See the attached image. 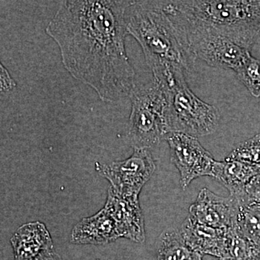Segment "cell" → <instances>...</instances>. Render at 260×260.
<instances>
[{"label":"cell","mask_w":260,"mask_h":260,"mask_svg":"<svg viewBox=\"0 0 260 260\" xmlns=\"http://www.w3.org/2000/svg\"><path fill=\"white\" fill-rule=\"evenodd\" d=\"M169 9L250 50L260 45V0L167 1Z\"/></svg>","instance_id":"3957f363"},{"label":"cell","mask_w":260,"mask_h":260,"mask_svg":"<svg viewBox=\"0 0 260 260\" xmlns=\"http://www.w3.org/2000/svg\"><path fill=\"white\" fill-rule=\"evenodd\" d=\"M134 3L63 1L46 28L59 48L65 69L104 102L129 96L136 84L125 49L126 13Z\"/></svg>","instance_id":"6da1fadb"},{"label":"cell","mask_w":260,"mask_h":260,"mask_svg":"<svg viewBox=\"0 0 260 260\" xmlns=\"http://www.w3.org/2000/svg\"><path fill=\"white\" fill-rule=\"evenodd\" d=\"M129 97L132 110L128 138L134 149L148 150L158 145L168 135L165 93L153 78L146 84H135Z\"/></svg>","instance_id":"5b68a950"},{"label":"cell","mask_w":260,"mask_h":260,"mask_svg":"<svg viewBox=\"0 0 260 260\" xmlns=\"http://www.w3.org/2000/svg\"><path fill=\"white\" fill-rule=\"evenodd\" d=\"M233 198L237 200L239 208L249 204L260 205V172L248 183L241 194Z\"/></svg>","instance_id":"ffe728a7"},{"label":"cell","mask_w":260,"mask_h":260,"mask_svg":"<svg viewBox=\"0 0 260 260\" xmlns=\"http://www.w3.org/2000/svg\"><path fill=\"white\" fill-rule=\"evenodd\" d=\"M225 260H260V247L234 228L229 230V257Z\"/></svg>","instance_id":"e0dca14e"},{"label":"cell","mask_w":260,"mask_h":260,"mask_svg":"<svg viewBox=\"0 0 260 260\" xmlns=\"http://www.w3.org/2000/svg\"><path fill=\"white\" fill-rule=\"evenodd\" d=\"M239 80L249 93L255 98L260 97V60L249 54L244 63L236 71Z\"/></svg>","instance_id":"ac0fdd59"},{"label":"cell","mask_w":260,"mask_h":260,"mask_svg":"<svg viewBox=\"0 0 260 260\" xmlns=\"http://www.w3.org/2000/svg\"><path fill=\"white\" fill-rule=\"evenodd\" d=\"M164 10L174 22L178 32L191 56L213 68L237 71L250 54L209 27L189 21L169 9L164 1Z\"/></svg>","instance_id":"8992f818"},{"label":"cell","mask_w":260,"mask_h":260,"mask_svg":"<svg viewBox=\"0 0 260 260\" xmlns=\"http://www.w3.org/2000/svg\"><path fill=\"white\" fill-rule=\"evenodd\" d=\"M127 32L139 43L145 61L158 78L173 68L189 70L191 56L169 15L164 1H135L126 13Z\"/></svg>","instance_id":"7a4b0ae2"},{"label":"cell","mask_w":260,"mask_h":260,"mask_svg":"<svg viewBox=\"0 0 260 260\" xmlns=\"http://www.w3.org/2000/svg\"><path fill=\"white\" fill-rule=\"evenodd\" d=\"M95 169L111 183L116 194L139 197L140 191L155 170V164L148 149H134L129 158L109 164H96Z\"/></svg>","instance_id":"52a82bcc"},{"label":"cell","mask_w":260,"mask_h":260,"mask_svg":"<svg viewBox=\"0 0 260 260\" xmlns=\"http://www.w3.org/2000/svg\"><path fill=\"white\" fill-rule=\"evenodd\" d=\"M229 230L208 226L189 215L179 232L193 250L203 255L209 254L219 260H225L229 257Z\"/></svg>","instance_id":"8fae6325"},{"label":"cell","mask_w":260,"mask_h":260,"mask_svg":"<svg viewBox=\"0 0 260 260\" xmlns=\"http://www.w3.org/2000/svg\"><path fill=\"white\" fill-rule=\"evenodd\" d=\"M104 208L114 219L121 237L145 242L144 218L138 197L120 196L110 186Z\"/></svg>","instance_id":"30bf717a"},{"label":"cell","mask_w":260,"mask_h":260,"mask_svg":"<svg viewBox=\"0 0 260 260\" xmlns=\"http://www.w3.org/2000/svg\"><path fill=\"white\" fill-rule=\"evenodd\" d=\"M225 159L260 165V134L243 142Z\"/></svg>","instance_id":"d6986e66"},{"label":"cell","mask_w":260,"mask_h":260,"mask_svg":"<svg viewBox=\"0 0 260 260\" xmlns=\"http://www.w3.org/2000/svg\"><path fill=\"white\" fill-rule=\"evenodd\" d=\"M15 260H51L56 255L52 239L41 222L24 224L10 239Z\"/></svg>","instance_id":"7c38bea8"},{"label":"cell","mask_w":260,"mask_h":260,"mask_svg":"<svg viewBox=\"0 0 260 260\" xmlns=\"http://www.w3.org/2000/svg\"><path fill=\"white\" fill-rule=\"evenodd\" d=\"M165 140L169 145L171 160L180 174V185L186 189L191 181L201 177H211L215 160L200 144L198 138L172 133Z\"/></svg>","instance_id":"ba28073f"},{"label":"cell","mask_w":260,"mask_h":260,"mask_svg":"<svg viewBox=\"0 0 260 260\" xmlns=\"http://www.w3.org/2000/svg\"><path fill=\"white\" fill-rule=\"evenodd\" d=\"M120 237L114 219L104 208L78 222L72 231L70 240L75 244L104 245Z\"/></svg>","instance_id":"4fadbf2b"},{"label":"cell","mask_w":260,"mask_h":260,"mask_svg":"<svg viewBox=\"0 0 260 260\" xmlns=\"http://www.w3.org/2000/svg\"><path fill=\"white\" fill-rule=\"evenodd\" d=\"M259 172L260 165L225 159L223 161L215 160L212 177L227 188L230 196L237 197Z\"/></svg>","instance_id":"5bb4252c"},{"label":"cell","mask_w":260,"mask_h":260,"mask_svg":"<svg viewBox=\"0 0 260 260\" xmlns=\"http://www.w3.org/2000/svg\"><path fill=\"white\" fill-rule=\"evenodd\" d=\"M189 210V215L200 223L229 230L237 225L239 205L232 196L223 198L203 188Z\"/></svg>","instance_id":"9c48e42d"},{"label":"cell","mask_w":260,"mask_h":260,"mask_svg":"<svg viewBox=\"0 0 260 260\" xmlns=\"http://www.w3.org/2000/svg\"><path fill=\"white\" fill-rule=\"evenodd\" d=\"M184 72L183 68H176L164 80H155L167 99L168 135L179 133L198 138L213 134L220 121L218 110L191 91Z\"/></svg>","instance_id":"277c9868"},{"label":"cell","mask_w":260,"mask_h":260,"mask_svg":"<svg viewBox=\"0 0 260 260\" xmlns=\"http://www.w3.org/2000/svg\"><path fill=\"white\" fill-rule=\"evenodd\" d=\"M235 229L260 247V205L249 204L239 208Z\"/></svg>","instance_id":"2e32d148"},{"label":"cell","mask_w":260,"mask_h":260,"mask_svg":"<svg viewBox=\"0 0 260 260\" xmlns=\"http://www.w3.org/2000/svg\"><path fill=\"white\" fill-rule=\"evenodd\" d=\"M51 260H62L61 259V257H59V256L57 255V254H56L55 256H54V258H52Z\"/></svg>","instance_id":"44dd1931"},{"label":"cell","mask_w":260,"mask_h":260,"mask_svg":"<svg viewBox=\"0 0 260 260\" xmlns=\"http://www.w3.org/2000/svg\"><path fill=\"white\" fill-rule=\"evenodd\" d=\"M160 240L157 260H203V254L186 244L180 232H164Z\"/></svg>","instance_id":"9a60e30c"}]
</instances>
